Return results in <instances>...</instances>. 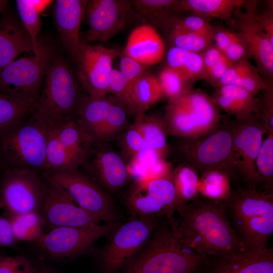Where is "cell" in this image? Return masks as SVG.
<instances>
[{"mask_svg":"<svg viewBox=\"0 0 273 273\" xmlns=\"http://www.w3.org/2000/svg\"><path fill=\"white\" fill-rule=\"evenodd\" d=\"M223 202L199 195L177 210L175 232L185 246L206 258L246 249L228 218Z\"/></svg>","mask_w":273,"mask_h":273,"instance_id":"obj_1","label":"cell"},{"mask_svg":"<svg viewBox=\"0 0 273 273\" xmlns=\"http://www.w3.org/2000/svg\"><path fill=\"white\" fill-rule=\"evenodd\" d=\"M208 258L185 246L176 234L175 218L164 216L120 273H201Z\"/></svg>","mask_w":273,"mask_h":273,"instance_id":"obj_2","label":"cell"},{"mask_svg":"<svg viewBox=\"0 0 273 273\" xmlns=\"http://www.w3.org/2000/svg\"><path fill=\"white\" fill-rule=\"evenodd\" d=\"M223 203L228 218L245 248L268 247L273 233V193L237 186Z\"/></svg>","mask_w":273,"mask_h":273,"instance_id":"obj_3","label":"cell"},{"mask_svg":"<svg viewBox=\"0 0 273 273\" xmlns=\"http://www.w3.org/2000/svg\"><path fill=\"white\" fill-rule=\"evenodd\" d=\"M163 118L167 136L194 139L216 130L222 116L211 97L200 89H192L168 101Z\"/></svg>","mask_w":273,"mask_h":273,"instance_id":"obj_4","label":"cell"},{"mask_svg":"<svg viewBox=\"0 0 273 273\" xmlns=\"http://www.w3.org/2000/svg\"><path fill=\"white\" fill-rule=\"evenodd\" d=\"M83 97L76 77L62 58H52L44 76L35 116L50 126L74 119Z\"/></svg>","mask_w":273,"mask_h":273,"instance_id":"obj_5","label":"cell"},{"mask_svg":"<svg viewBox=\"0 0 273 273\" xmlns=\"http://www.w3.org/2000/svg\"><path fill=\"white\" fill-rule=\"evenodd\" d=\"M229 116H222L220 126L210 133L199 138H181L176 153L181 163L191 166L200 176L210 170L226 173L231 183L240 179L232 153V139Z\"/></svg>","mask_w":273,"mask_h":273,"instance_id":"obj_6","label":"cell"},{"mask_svg":"<svg viewBox=\"0 0 273 273\" xmlns=\"http://www.w3.org/2000/svg\"><path fill=\"white\" fill-rule=\"evenodd\" d=\"M162 218L132 216L118 222L106 236L104 246L100 249L93 246L87 254L93 255L103 273H120L145 245Z\"/></svg>","mask_w":273,"mask_h":273,"instance_id":"obj_7","label":"cell"},{"mask_svg":"<svg viewBox=\"0 0 273 273\" xmlns=\"http://www.w3.org/2000/svg\"><path fill=\"white\" fill-rule=\"evenodd\" d=\"M50 127L33 113L0 134V151L11 168L44 171Z\"/></svg>","mask_w":273,"mask_h":273,"instance_id":"obj_8","label":"cell"},{"mask_svg":"<svg viewBox=\"0 0 273 273\" xmlns=\"http://www.w3.org/2000/svg\"><path fill=\"white\" fill-rule=\"evenodd\" d=\"M42 176L64 191L79 207L100 221L118 222L120 213L112 197L78 169L46 171Z\"/></svg>","mask_w":273,"mask_h":273,"instance_id":"obj_9","label":"cell"},{"mask_svg":"<svg viewBox=\"0 0 273 273\" xmlns=\"http://www.w3.org/2000/svg\"><path fill=\"white\" fill-rule=\"evenodd\" d=\"M52 56L51 47L39 42L36 53L11 62L0 71V92L38 102Z\"/></svg>","mask_w":273,"mask_h":273,"instance_id":"obj_10","label":"cell"},{"mask_svg":"<svg viewBox=\"0 0 273 273\" xmlns=\"http://www.w3.org/2000/svg\"><path fill=\"white\" fill-rule=\"evenodd\" d=\"M228 120L233 159L238 175L245 186L257 189L262 182L255 162L266 130L257 114L240 119L232 120L229 116Z\"/></svg>","mask_w":273,"mask_h":273,"instance_id":"obj_11","label":"cell"},{"mask_svg":"<svg viewBox=\"0 0 273 273\" xmlns=\"http://www.w3.org/2000/svg\"><path fill=\"white\" fill-rule=\"evenodd\" d=\"M44 189V179L39 173L10 168L0 176V209L5 216L38 212Z\"/></svg>","mask_w":273,"mask_h":273,"instance_id":"obj_12","label":"cell"},{"mask_svg":"<svg viewBox=\"0 0 273 273\" xmlns=\"http://www.w3.org/2000/svg\"><path fill=\"white\" fill-rule=\"evenodd\" d=\"M118 222L86 227L57 228L47 232L32 244L42 255L51 259L75 258L87 254L95 243L106 237Z\"/></svg>","mask_w":273,"mask_h":273,"instance_id":"obj_13","label":"cell"},{"mask_svg":"<svg viewBox=\"0 0 273 273\" xmlns=\"http://www.w3.org/2000/svg\"><path fill=\"white\" fill-rule=\"evenodd\" d=\"M175 191L169 177H147L138 180L127 194L125 203L132 216H167Z\"/></svg>","mask_w":273,"mask_h":273,"instance_id":"obj_14","label":"cell"},{"mask_svg":"<svg viewBox=\"0 0 273 273\" xmlns=\"http://www.w3.org/2000/svg\"><path fill=\"white\" fill-rule=\"evenodd\" d=\"M43 178L45 189L38 212L47 232L59 227H86L99 224L98 219L79 207L64 191Z\"/></svg>","mask_w":273,"mask_h":273,"instance_id":"obj_15","label":"cell"},{"mask_svg":"<svg viewBox=\"0 0 273 273\" xmlns=\"http://www.w3.org/2000/svg\"><path fill=\"white\" fill-rule=\"evenodd\" d=\"M119 55L117 50L84 42L74 60L77 66L78 79L89 96L104 97L109 93L112 62Z\"/></svg>","mask_w":273,"mask_h":273,"instance_id":"obj_16","label":"cell"},{"mask_svg":"<svg viewBox=\"0 0 273 273\" xmlns=\"http://www.w3.org/2000/svg\"><path fill=\"white\" fill-rule=\"evenodd\" d=\"M131 1H88L84 17L88 25L87 42H105L124 27L131 12Z\"/></svg>","mask_w":273,"mask_h":273,"instance_id":"obj_17","label":"cell"},{"mask_svg":"<svg viewBox=\"0 0 273 273\" xmlns=\"http://www.w3.org/2000/svg\"><path fill=\"white\" fill-rule=\"evenodd\" d=\"M228 24L245 38L259 73L266 83L272 84L273 45L260 25L242 8L234 12Z\"/></svg>","mask_w":273,"mask_h":273,"instance_id":"obj_18","label":"cell"},{"mask_svg":"<svg viewBox=\"0 0 273 273\" xmlns=\"http://www.w3.org/2000/svg\"><path fill=\"white\" fill-rule=\"evenodd\" d=\"M92 150V161L84 163L89 177L108 194L115 193L128 183L130 173L124 158L104 146Z\"/></svg>","mask_w":273,"mask_h":273,"instance_id":"obj_19","label":"cell"},{"mask_svg":"<svg viewBox=\"0 0 273 273\" xmlns=\"http://www.w3.org/2000/svg\"><path fill=\"white\" fill-rule=\"evenodd\" d=\"M201 273H273V249H246L209 257Z\"/></svg>","mask_w":273,"mask_h":273,"instance_id":"obj_20","label":"cell"},{"mask_svg":"<svg viewBox=\"0 0 273 273\" xmlns=\"http://www.w3.org/2000/svg\"><path fill=\"white\" fill-rule=\"evenodd\" d=\"M87 1L57 0L54 6L55 23L62 44L73 59L84 43L80 37V28Z\"/></svg>","mask_w":273,"mask_h":273,"instance_id":"obj_21","label":"cell"},{"mask_svg":"<svg viewBox=\"0 0 273 273\" xmlns=\"http://www.w3.org/2000/svg\"><path fill=\"white\" fill-rule=\"evenodd\" d=\"M165 53L163 39L152 25L142 24L130 32L124 54L147 66L160 62Z\"/></svg>","mask_w":273,"mask_h":273,"instance_id":"obj_22","label":"cell"},{"mask_svg":"<svg viewBox=\"0 0 273 273\" xmlns=\"http://www.w3.org/2000/svg\"><path fill=\"white\" fill-rule=\"evenodd\" d=\"M24 52H37L31 38L16 19L3 17L0 20V71Z\"/></svg>","mask_w":273,"mask_h":273,"instance_id":"obj_23","label":"cell"},{"mask_svg":"<svg viewBox=\"0 0 273 273\" xmlns=\"http://www.w3.org/2000/svg\"><path fill=\"white\" fill-rule=\"evenodd\" d=\"M219 109L226 115L234 116L235 119L246 118L257 114L259 100L245 89L233 85H224L216 88L211 97Z\"/></svg>","mask_w":273,"mask_h":273,"instance_id":"obj_24","label":"cell"},{"mask_svg":"<svg viewBox=\"0 0 273 273\" xmlns=\"http://www.w3.org/2000/svg\"><path fill=\"white\" fill-rule=\"evenodd\" d=\"M114 100L90 96L83 97L78 107L75 119L84 132L95 144Z\"/></svg>","mask_w":273,"mask_h":273,"instance_id":"obj_25","label":"cell"},{"mask_svg":"<svg viewBox=\"0 0 273 273\" xmlns=\"http://www.w3.org/2000/svg\"><path fill=\"white\" fill-rule=\"evenodd\" d=\"M164 96L158 78L146 71L131 84L126 109L136 116L145 113Z\"/></svg>","mask_w":273,"mask_h":273,"instance_id":"obj_26","label":"cell"},{"mask_svg":"<svg viewBox=\"0 0 273 273\" xmlns=\"http://www.w3.org/2000/svg\"><path fill=\"white\" fill-rule=\"evenodd\" d=\"M244 0H175L173 11L176 14L185 12L229 23L234 12L242 8Z\"/></svg>","mask_w":273,"mask_h":273,"instance_id":"obj_27","label":"cell"},{"mask_svg":"<svg viewBox=\"0 0 273 273\" xmlns=\"http://www.w3.org/2000/svg\"><path fill=\"white\" fill-rule=\"evenodd\" d=\"M170 177L174 186L175 196L166 217H173L179 208L199 195V176L191 166L181 163L172 169Z\"/></svg>","mask_w":273,"mask_h":273,"instance_id":"obj_28","label":"cell"},{"mask_svg":"<svg viewBox=\"0 0 273 273\" xmlns=\"http://www.w3.org/2000/svg\"><path fill=\"white\" fill-rule=\"evenodd\" d=\"M266 84L256 67L248 60H243L233 63L221 77L217 88L224 85H233L255 96Z\"/></svg>","mask_w":273,"mask_h":273,"instance_id":"obj_29","label":"cell"},{"mask_svg":"<svg viewBox=\"0 0 273 273\" xmlns=\"http://www.w3.org/2000/svg\"><path fill=\"white\" fill-rule=\"evenodd\" d=\"M147 148L159 158L166 157L169 152L163 117L147 115L145 113L135 116Z\"/></svg>","mask_w":273,"mask_h":273,"instance_id":"obj_30","label":"cell"},{"mask_svg":"<svg viewBox=\"0 0 273 273\" xmlns=\"http://www.w3.org/2000/svg\"><path fill=\"white\" fill-rule=\"evenodd\" d=\"M55 126L64 147L83 164L93 150L92 146L94 142L84 132L75 119L64 121Z\"/></svg>","mask_w":273,"mask_h":273,"instance_id":"obj_31","label":"cell"},{"mask_svg":"<svg viewBox=\"0 0 273 273\" xmlns=\"http://www.w3.org/2000/svg\"><path fill=\"white\" fill-rule=\"evenodd\" d=\"M166 66L177 71L192 84L204 79V66L201 54L171 47L166 54Z\"/></svg>","mask_w":273,"mask_h":273,"instance_id":"obj_32","label":"cell"},{"mask_svg":"<svg viewBox=\"0 0 273 273\" xmlns=\"http://www.w3.org/2000/svg\"><path fill=\"white\" fill-rule=\"evenodd\" d=\"M38 102L0 92V134L32 114Z\"/></svg>","mask_w":273,"mask_h":273,"instance_id":"obj_33","label":"cell"},{"mask_svg":"<svg viewBox=\"0 0 273 273\" xmlns=\"http://www.w3.org/2000/svg\"><path fill=\"white\" fill-rule=\"evenodd\" d=\"M213 42L232 62L252 59L248 45L242 35L230 28H213Z\"/></svg>","mask_w":273,"mask_h":273,"instance_id":"obj_34","label":"cell"},{"mask_svg":"<svg viewBox=\"0 0 273 273\" xmlns=\"http://www.w3.org/2000/svg\"><path fill=\"white\" fill-rule=\"evenodd\" d=\"M80 165H82L81 162L61 142L56 127L51 126L46 148L44 172L77 169Z\"/></svg>","mask_w":273,"mask_h":273,"instance_id":"obj_35","label":"cell"},{"mask_svg":"<svg viewBox=\"0 0 273 273\" xmlns=\"http://www.w3.org/2000/svg\"><path fill=\"white\" fill-rule=\"evenodd\" d=\"M17 242L33 244L47 232L43 220L38 212L6 216Z\"/></svg>","mask_w":273,"mask_h":273,"instance_id":"obj_36","label":"cell"},{"mask_svg":"<svg viewBox=\"0 0 273 273\" xmlns=\"http://www.w3.org/2000/svg\"><path fill=\"white\" fill-rule=\"evenodd\" d=\"M53 2L46 0L15 1L21 24L31 38L36 52L39 44L37 36L42 25L40 14Z\"/></svg>","mask_w":273,"mask_h":273,"instance_id":"obj_37","label":"cell"},{"mask_svg":"<svg viewBox=\"0 0 273 273\" xmlns=\"http://www.w3.org/2000/svg\"><path fill=\"white\" fill-rule=\"evenodd\" d=\"M229 176L218 170H210L199 176V194L214 201L225 202L230 197L233 188Z\"/></svg>","mask_w":273,"mask_h":273,"instance_id":"obj_38","label":"cell"},{"mask_svg":"<svg viewBox=\"0 0 273 273\" xmlns=\"http://www.w3.org/2000/svg\"><path fill=\"white\" fill-rule=\"evenodd\" d=\"M127 113L125 107L114 100L100 131L96 144H105L120 138L129 125L127 121Z\"/></svg>","mask_w":273,"mask_h":273,"instance_id":"obj_39","label":"cell"},{"mask_svg":"<svg viewBox=\"0 0 273 273\" xmlns=\"http://www.w3.org/2000/svg\"><path fill=\"white\" fill-rule=\"evenodd\" d=\"M204 66V79L210 84L218 87L219 82L233 64L212 43L202 54Z\"/></svg>","mask_w":273,"mask_h":273,"instance_id":"obj_40","label":"cell"},{"mask_svg":"<svg viewBox=\"0 0 273 273\" xmlns=\"http://www.w3.org/2000/svg\"><path fill=\"white\" fill-rule=\"evenodd\" d=\"M175 0H134L132 6L142 16L164 28L167 21L175 15L173 6Z\"/></svg>","mask_w":273,"mask_h":273,"instance_id":"obj_41","label":"cell"},{"mask_svg":"<svg viewBox=\"0 0 273 273\" xmlns=\"http://www.w3.org/2000/svg\"><path fill=\"white\" fill-rule=\"evenodd\" d=\"M258 152L255 165L265 192L273 193V130L267 132Z\"/></svg>","mask_w":273,"mask_h":273,"instance_id":"obj_42","label":"cell"},{"mask_svg":"<svg viewBox=\"0 0 273 273\" xmlns=\"http://www.w3.org/2000/svg\"><path fill=\"white\" fill-rule=\"evenodd\" d=\"M172 47L202 54L213 42V38L195 32L179 29L168 31Z\"/></svg>","mask_w":273,"mask_h":273,"instance_id":"obj_43","label":"cell"},{"mask_svg":"<svg viewBox=\"0 0 273 273\" xmlns=\"http://www.w3.org/2000/svg\"><path fill=\"white\" fill-rule=\"evenodd\" d=\"M164 96L168 101L174 100L192 89V84L176 70L165 66L157 78Z\"/></svg>","mask_w":273,"mask_h":273,"instance_id":"obj_44","label":"cell"},{"mask_svg":"<svg viewBox=\"0 0 273 273\" xmlns=\"http://www.w3.org/2000/svg\"><path fill=\"white\" fill-rule=\"evenodd\" d=\"M210 18L196 14L184 17L173 15L167 22L164 28L166 30L179 29L201 34L213 38V28Z\"/></svg>","mask_w":273,"mask_h":273,"instance_id":"obj_45","label":"cell"},{"mask_svg":"<svg viewBox=\"0 0 273 273\" xmlns=\"http://www.w3.org/2000/svg\"><path fill=\"white\" fill-rule=\"evenodd\" d=\"M120 137V143L123 150L132 159L138 157L148 148L139 126L135 120L127 127Z\"/></svg>","mask_w":273,"mask_h":273,"instance_id":"obj_46","label":"cell"},{"mask_svg":"<svg viewBox=\"0 0 273 273\" xmlns=\"http://www.w3.org/2000/svg\"><path fill=\"white\" fill-rule=\"evenodd\" d=\"M36 265L23 255H0V273H33Z\"/></svg>","mask_w":273,"mask_h":273,"instance_id":"obj_47","label":"cell"},{"mask_svg":"<svg viewBox=\"0 0 273 273\" xmlns=\"http://www.w3.org/2000/svg\"><path fill=\"white\" fill-rule=\"evenodd\" d=\"M130 84L119 70L112 68L108 78L109 93L116 97V101L126 108Z\"/></svg>","mask_w":273,"mask_h":273,"instance_id":"obj_48","label":"cell"},{"mask_svg":"<svg viewBox=\"0 0 273 273\" xmlns=\"http://www.w3.org/2000/svg\"><path fill=\"white\" fill-rule=\"evenodd\" d=\"M262 100H259L258 114L266 131L273 130V90L272 84L266 83Z\"/></svg>","mask_w":273,"mask_h":273,"instance_id":"obj_49","label":"cell"},{"mask_svg":"<svg viewBox=\"0 0 273 273\" xmlns=\"http://www.w3.org/2000/svg\"><path fill=\"white\" fill-rule=\"evenodd\" d=\"M119 67L120 72L130 85L147 71L145 66L124 54L119 61Z\"/></svg>","mask_w":273,"mask_h":273,"instance_id":"obj_50","label":"cell"},{"mask_svg":"<svg viewBox=\"0 0 273 273\" xmlns=\"http://www.w3.org/2000/svg\"><path fill=\"white\" fill-rule=\"evenodd\" d=\"M18 243L13 235L9 220L0 214V247L15 248Z\"/></svg>","mask_w":273,"mask_h":273,"instance_id":"obj_51","label":"cell"},{"mask_svg":"<svg viewBox=\"0 0 273 273\" xmlns=\"http://www.w3.org/2000/svg\"><path fill=\"white\" fill-rule=\"evenodd\" d=\"M33 273H58L50 267L46 265H36Z\"/></svg>","mask_w":273,"mask_h":273,"instance_id":"obj_52","label":"cell"},{"mask_svg":"<svg viewBox=\"0 0 273 273\" xmlns=\"http://www.w3.org/2000/svg\"><path fill=\"white\" fill-rule=\"evenodd\" d=\"M7 3V1L0 0V13L5 10Z\"/></svg>","mask_w":273,"mask_h":273,"instance_id":"obj_53","label":"cell"},{"mask_svg":"<svg viewBox=\"0 0 273 273\" xmlns=\"http://www.w3.org/2000/svg\"><path fill=\"white\" fill-rule=\"evenodd\" d=\"M3 254V253H2L1 251H0V255H1V254Z\"/></svg>","mask_w":273,"mask_h":273,"instance_id":"obj_54","label":"cell"}]
</instances>
